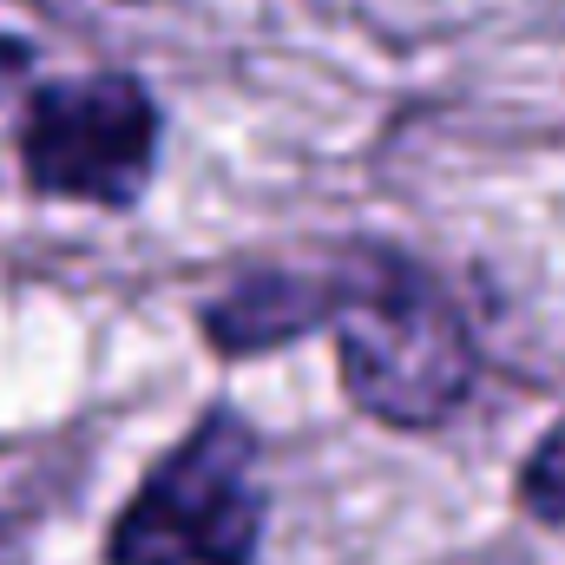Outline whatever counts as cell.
<instances>
[{
	"instance_id": "cell-1",
	"label": "cell",
	"mask_w": 565,
	"mask_h": 565,
	"mask_svg": "<svg viewBox=\"0 0 565 565\" xmlns=\"http://www.w3.org/2000/svg\"><path fill=\"white\" fill-rule=\"evenodd\" d=\"M316 282L355 408L388 427H434L467 402L473 335L434 277H422L408 257H355Z\"/></svg>"
},
{
	"instance_id": "cell-2",
	"label": "cell",
	"mask_w": 565,
	"mask_h": 565,
	"mask_svg": "<svg viewBox=\"0 0 565 565\" xmlns=\"http://www.w3.org/2000/svg\"><path fill=\"white\" fill-rule=\"evenodd\" d=\"M264 540L257 434L231 408L204 415L132 493L113 526V565H250Z\"/></svg>"
},
{
	"instance_id": "cell-3",
	"label": "cell",
	"mask_w": 565,
	"mask_h": 565,
	"mask_svg": "<svg viewBox=\"0 0 565 565\" xmlns=\"http://www.w3.org/2000/svg\"><path fill=\"white\" fill-rule=\"evenodd\" d=\"M158 106L126 73L53 79L20 113V171L46 198L126 211L151 178Z\"/></svg>"
},
{
	"instance_id": "cell-4",
	"label": "cell",
	"mask_w": 565,
	"mask_h": 565,
	"mask_svg": "<svg viewBox=\"0 0 565 565\" xmlns=\"http://www.w3.org/2000/svg\"><path fill=\"white\" fill-rule=\"evenodd\" d=\"M520 500H526V513L533 520H546V526H559L565 533V422L533 447V460L520 467Z\"/></svg>"
},
{
	"instance_id": "cell-5",
	"label": "cell",
	"mask_w": 565,
	"mask_h": 565,
	"mask_svg": "<svg viewBox=\"0 0 565 565\" xmlns=\"http://www.w3.org/2000/svg\"><path fill=\"white\" fill-rule=\"evenodd\" d=\"M20 73H26V53H20L13 40H0V99H7V86H13Z\"/></svg>"
},
{
	"instance_id": "cell-6",
	"label": "cell",
	"mask_w": 565,
	"mask_h": 565,
	"mask_svg": "<svg viewBox=\"0 0 565 565\" xmlns=\"http://www.w3.org/2000/svg\"><path fill=\"white\" fill-rule=\"evenodd\" d=\"M0 565H13V526L0 520Z\"/></svg>"
}]
</instances>
